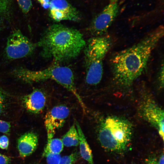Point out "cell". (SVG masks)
I'll use <instances>...</instances> for the list:
<instances>
[{"label":"cell","instance_id":"10","mask_svg":"<svg viewBox=\"0 0 164 164\" xmlns=\"http://www.w3.org/2000/svg\"><path fill=\"white\" fill-rule=\"evenodd\" d=\"M49 8L50 17L56 21H76L80 19L79 11L66 0H51Z\"/></svg>","mask_w":164,"mask_h":164},{"label":"cell","instance_id":"29","mask_svg":"<svg viewBox=\"0 0 164 164\" xmlns=\"http://www.w3.org/2000/svg\"></svg>","mask_w":164,"mask_h":164},{"label":"cell","instance_id":"2","mask_svg":"<svg viewBox=\"0 0 164 164\" xmlns=\"http://www.w3.org/2000/svg\"><path fill=\"white\" fill-rule=\"evenodd\" d=\"M82 34L76 29L60 24L49 26L36 43L40 55L56 62H62L77 57L85 46Z\"/></svg>","mask_w":164,"mask_h":164},{"label":"cell","instance_id":"9","mask_svg":"<svg viewBox=\"0 0 164 164\" xmlns=\"http://www.w3.org/2000/svg\"><path fill=\"white\" fill-rule=\"evenodd\" d=\"M70 112L67 107L61 105L54 107L46 113L44 123L47 133V142L53 138L56 129L64 125Z\"/></svg>","mask_w":164,"mask_h":164},{"label":"cell","instance_id":"25","mask_svg":"<svg viewBox=\"0 0 164 164\" xmlns=\"http://www.w3.org/2000/svg\"><path fill=\"white\" fill-rule=\"evenodd\" d=\"M4 106V98L3 96L0 94V116L3 110Z\"/></svg>","mask_w":164,"mask_h":164},{"label":"cell","instance_id":"13","mask_svg":"<svg viewBox=\"0 0 164 164\" xmlns=\"http://www.w3.org/2000/svg\"><path fill=\"white\" fill-rule=\"evenodd\" d=\"M79 137L80 153L81 157L90 164H94L92 151L79 123L74 122Z\"/></svg>","mask_w":164,"mask_h":164},{"label":"cell","instance_id":"15","mask_svg":"<svg viewBox=\"0 0 164 164\" xmlns=\"http://www.w3.org/2000/svg\"><path fill=\"white\" fill-rule=\"evenodd\" d=\"M63 148V145L61 139L53 138L49 142H47L44 152L60 154L62 151Z\"/></svg>","mask_w":164,"mask_h":164},{"label":"cell","instance_id":"19","mask_svg":"<svg viewBox=\"0 0 164 164\" xmlns=\"http://www.w3.org/2000/svg\"><path fill=\"white\" fill-rule=\"evenodd\" d=\"M23 12L27 13L30 10L32 6L31 0H17Z\"/></svg>","mask_w":164,"mask_h":164},{"label":"cell","instance_id":"11","mask_svg":"<svg viewBox=\"0 0 164 164\" xmlns=\"http://www.w3.org/2000/svg\"><path fill=\"white\" fill-rule=\"evenodd\" d=\"M23 101L25 108L29 112L37 114L42 112L44 108L46 97L43 92L36 89L25 96Z\"/></svg>","mask_w":164,"mask_h":164},{"label":"cell","instance_id":"27","mask_svg":"<svg viewBox=\"0 0 164 164\" xmlns=\"http://www.w3.org/2000/svg\"><path fill=\"white\" fill-rule=\"evenodd\" d=\"M145 164H158V163L156 160L153 159L149 161Z\"/></svg>","mask_w":164,"mask_h":164},{"label":"cell","instance_id":"6","mask_svg":"<svg viewBox=\"0 0 164 164\" xmlns=\"http://www.w3.org/2000/svg\"><path fill=\"white\" fill-rule=\"evenodd\" d=\"M37 47L36 43L32 42L19 29H15L7 38L5 49L6 58L13 60L30 56Z\"/></svg>","mask_w":164,"mask_h":164},{"label":"cell","instance_id":"3","mask_svg":"<svg viewBox=\"0 0 164 164\" xmlns=\"http://www.w3.org/2000/svg\"><path fill=\"white\" fill-rule=\"evenodd\" d=\"M12 75L18 80L27 83L52 80L72 93L84 111L85 106L76 88L73 73L69 67L54 64L42 70H33L22 67L14 69Z\"/></svg>","mask_w":164,"mask_h":164},{"label":"cell","instance_id":"12","mask_svg":"<svg viewBox=\"0 0 164 164\" xmlns=\"http://www.w3.org/2000/svg\"><path fill=\"white\" fill-rule=\"evenodd\" d=\"M37 135L33 132H28L18 139L17 148L20 156L25 157L32 154L36 149L38 144Z\"/></svg>","mask_w":164,"mask_h":164},{"label":"cell","instance_id":"17","mask_svg":"<svg viewBox=\"0 0 164 164\" xmlns=\"http://www.w3.org/2000/svg\"><path fill=\"white\" fill-rule=\"evenodd\" d=\"M79 154L77 152L70 155L61 157L59 164H73L78 159Z\"/></svg>","mask_w":164,"mask_h":164},{"label":"cell","instance_id":"16","mask_svg":"<svg viewBox=\"0 0 164 164\" xmlns=\"http://www.w3.org/2000/svg\"><path fill=\"white\" fill-rule=\"evenodd\" d=\"M43 155L46 158L48 164H59L61 158L60 154L47 152H43Z\"/></svg>","mask_w":164,"mask_h":164},{"label":"cell","instance_id":"14","mask_svg":"<svg viewBox=\"0 0 164 164\" xmlns=\"http://www.w3.org/2000/svg\"><path fill=\"white\" fill-rule=\"evenodd\" d=\"M61 140L66 147L77 146L79 144V135L74 123Z\"/></svg>","mask_w":164,"mask_h":164},{"label":"cell","instance_id":"23","mask_svg":"<svg viewBox=\"0 0 164 164\" xmlns=\"http://www.w3.org/2000/svg\"><path fill=\"white\" fill-rule=\"evenodd\" d=\"M11 161L10 157L0 154V164H10Z\"/></svg>","mask_w":164,"mask_h":164},{"label":"cell","instance_id":"8","mask_svg":"<svg viewBox=\"0 0 164 164\" xmlns=\"http://www.w3.org/2000/svg\"><path fill=\"white\" fill-rule=\"evenodd\" d=\"M140 111L144 118L158 131L164 140V111L152 99L146 98L142 102Z\"/></svg>","mask_w":164,"mask_h":164},{"label":"cell","instance_id":"7","mask_svg":"<svg viewBox=\"0 0 164 164\" xmlns=\"http://www.w3.org/2000/svg\"><path fill=\"white\" fill-rule=\"evenodd\" d=\"M119 9L117 2L111 3L96 17L90 28V31L94 36L106 34L117 17Z\"/></svg>","mask_w":164,"mask_h":164},{"label":"cell","instance_id":"28","mask_svg":"<svg viewBox=\"0 0 164 164\" xmlns=\"http://www.w3.org/2000/svg\"><path fill=\"white\" fill-rule=\"evenodd\" d=\"M111 3H116L119 0H110Z\"/></svg>","mask_w":164,"mask_h":164},{"label":"cell","instance_id":"24","mask_svg":"<svg viewBox=\"0 0 164 164\" xmlns=\"http://www.w3.org/2000/svg\"><path fill=\"white\" fill-rule=\"evenodd\" d=\"M38 1L45 9L49 8L50 3L51 0H36Z\"/></svg>","mask_w":164,"mask_h":164},{"label":"cell","instance_id":"20","mask_svg":"<svg viewBox=\"0 0 164 164\" xmlns=\"http://www.w3.org/2000/svg\"><path fill=\"white\" fill-rule=\"evenodd\" d=\"M11 125L9 122L0 119V132L8 134L10 131Z\"/></svg>","mask_w":164,"mask_h":164},{"label":"cell","instance_id":"5","mask_svg":"<svg viewBox=\"0 0 164 164\" xmlns=\"http://www.w3.org/2000/svg\"><path fill=\"white\" fill-rule=\"evenodd\" d=\"M112 43L110 36L105 34L94 36L86 43L84 49L85 81L87 84L96 85L100 82L103 73V60Z\"/></svg>","mask_w":164,"mask_h":164},{"label":"cell","instance_id":"4","mask_svg":"<svg viewBox=\"0 0 164 164\" xmlns=\"http://www.w3.org/2000/svg\"><path fill=\"white\" fill-rule=\"evenodd\" d=\"M132 126L125 119L108 116L101 122L97 134L102 147L111 152H120L125 150L130 142Z\"/></svg>","mask_w":164,"mask_h":164},{"label":"cell","instance_id":"1","mask_svg":"<svg viewBox=\"0 0 164 164\" xmlns=\"http://www.w3.org/2000/svg\"><path fill=\"white\" fill-rule=\"evenodd\" d=\"M164 34L163 26H159L134 45L112 55L110 64L117 84L129 86L142 74Z\"/></svg>","mask_w":164,"mask_h":164},{"label":"cell","instance_id":"18","mask_svg":"<svg viewBox=\"0 0 164 164\" xmlns=\"http://www.w3.org/2000/svg\"><path fill=\"white\" fill-rule=\"evenodd\" d=\"M9 0H0V24L4 23V20L7 19V7Z\"/></svg>","mask_w":164,"mask_h":164},{"label":"cell","instance_id":"22","mask_svg":"<svg viewBox=\"0 0 164 164\" xmlns=\"http://www.w3.org/2000/svg\"><path fill=\"white\" fill-rule=\"evenodd\" d=\"M163 62L161 65L159 70V79L161 85L163 86L164 83V64Z\"/></svg>","mask_w":164,"mask_h":164},{"label":"cell","instance_id":"26","mask_svg":"<svg viewBox=\"0 0 164 164\" xmlns=\"http://www.w3.org/2000/svg\"><path fill=\"white\" fill-rule=\"evenodd\" d=\"M158 164H164V155L163 154L159 158Z\"/></svg>","mask_w":164,"mask_h":164},{"label":"cell","instance_id":"21","mask_svg":"<svg viewBox=\"0 0 164 164\" xmlns=\"http://www.w3.org/2000/svg\"><path fill=\"white\" fill-rule=\"evenodd\" d=\"M9 143V139L6 135H3L0 137V148L2 149H7Z\"/></svg>","mask_w":164,"mask_h":164}]
</instances>
